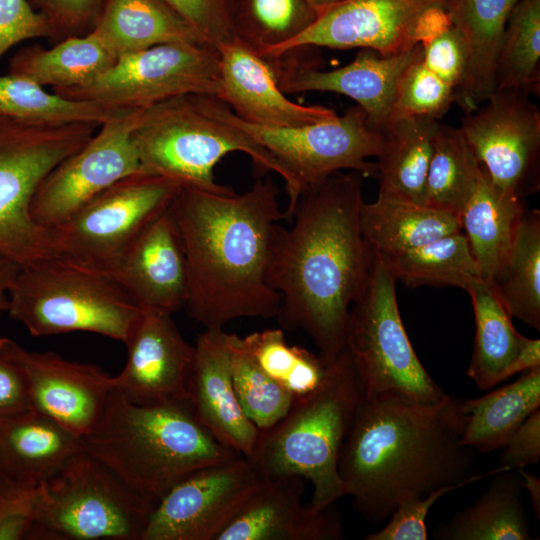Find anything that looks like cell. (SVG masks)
Segmentation results:
<instances>
[{
    "mask_svg": "<svg viewBox=\"0 0 540 540\" xmlns=\"http://www.w3.org/2000/svg\"><path fill=\"white\" fill-rule=\"evenodd\" d=\"M363 178L338 171L305 186L286 214L290 228L272 234L266 280L281 297L276 317L282 329L306 332L326 363L345 347L373 261L360 228Z\"/></svg>",
    "mask_w": 540,
    "mask_h": 540,
    "instance_id": "cell-1",
    "label": "cell"
},
{
    "mask_svg": "<svg viewBox=\"0 0 540 540\" xmlns=\"http://www.w3.org/2000/svg\"><path fill=\"white\" fill-rule=\"evenodd\" d=\"M278 196L266 177L242 194L183 185L171 200L186 258L183 308L205 329L243 317H276L281 297L266 274L274 228L286 219Z\"/></svg>",
    "mask_w": 540,
    "mask_h": 540,
    "instance_id": "cell-2",
    "label": "cell"
},
{
    "mask_svg": "<svg viewBox=\"0 0 540 540\" xmlns=\"http://www.w3.org/2000/svg\"><path fill=\"white\" fill-rule=\"evenodd\" d=\"M461 432L458 399L450 395L432 405L363 396L338 463L344 496L366 521L380 523L405 498L507 470L472 475V449L461 444Z\"/></svg>",
    "mask_w": 540,
    "mask_h": 540,
    "instance_id": "cell-3",
    "label": "cell"
},
{
    "mask_svg": "<svg viewBox=\"0 0 540 540\" xmlns=\"http://www.w3.org/2000/svg\"><path fill=\"white\" fill-rule=\"evenodd\" d=\"M82 445L153 506L192 471L241 455L218 441L187 401L138 404L115 388Z\"/></svg>",
    "mask_w": 540,
    "mask_h": 540,
    "instance_id": "cell-4",
    "label": "cell"
},
{
    "mask_svg": "<svg viewBox=\"0 0 540 540\" xmlns=\"http://www.w3.org/2000/svg\"><path fill=\"white\" fill-rule=\"evenodd\" d=\"M363 396L360 376L344 347L314 392L295 399L280 421L259 431L246 458L261 477L309 480L313 493L308 504L314 510L334 504L344 496L338 463Z\"/></svg>",
    "mask_w": 540,
    "mask_h": 540,
    "instance_id": "cell-5",
    "label": "cell"
},
{
    "mask_svg": "<svg viewBox=\"0 0 540 540\" xmlns=\"http://www.w3.org/2000/svg\"><path fill=\"white\" fill-rule=\"evenodd\" d=\"M140 172L166 176L217 194H234L215 181L214 168L232 152L247 154L262 171L281 176L288 195L289 212L300 190L287 169L247 133L224 118L216 97L183 95L140 109L132 132Z\"/></svg>",
    "mask_w": 540,
    "mask_h": 540,
    "instance_id": "cell-6",
    "label": "cell"
},
{
    "mask_svg": "<svg viewBox=\"0 0 540 540\" xmlns=\"http://www.w3.org/2000/svg\"><path fill=\"white\" fill-rule=\"evenodd\" d=\"M141 308L109 274L60 254L20 265L9 316L34 337L75 331L124 342Z\"/></svg>",
    "mask_w": 540,
    "mask_h": 540,
    "instance_id": "cell-7",
    "label": "cell"
},
{
    "mask_svg": "<svg viewBox=\"0 0 540 540\" xmlns=\"http://www.w3.org/2000/svg\"><path fill=\"white\" fill-rule=\"evenodd\" d=\"M153 507L81 449L38 486L28 540H141Z\"/></svg>",
    "mask_w": 540,
    "mask_h": 540,
    "instance_id": "cell-8",
    "label": "cell"
},
{
    "mask_svg": "<svg viewBox=\"0 0 540 540\" xmlns=\"http://www.w3.org/2000/svg\"><path fill=\"white\" fill-rule=\"evenodd\" d=\"M368 279L353 302L345 348L366 398L432 405L448 397L417 357L398 309L397 279L374 250Z\"/></svg>",
    "mask_w": 540,
    "mask_h": 540,
    "instance_id": "cell-9",
    "label": "cell"
},
{
    "mask_svg": "<svg viewBox=\"0 0 540 540\" xmlns=\"http://www.w3.org/2000/svg\"><path fill=\"white\" fill-rule=\"evenodd\" d=\"M99 124H34L0 117V254L19 265L57 254L30 211L42 180L83 147Z\"/></svg>",
    "mask_w": 540,
    "mask_h": 540,
    "instance_id": "cell-10",
    "label": "cell"
},
{
    "mask_svg": "<svg viewBox=\"0 0 540 540\" xmlns=\"http://www.w3.org/2000/svg\"><path fill=\"white\" fill-rule=\"evenodd\" d=\"M182 186L176 179L143 172L117 181L49 229L56 253L108 274Z\"/></svg>",
    "mask_w": 540,
    "mask_h": 540,
    "instance_id": "cell-11",
    "label": "cell"
},
{
    "mask_svg": "<svg viewBox=\"0 0 540 540\" xmlns=\"http://www.w3.org/2000/svg\"><path fill=\"white\" fill-rule=\"evenodd\" d=\"M219 53L207 43H162L117 59L90 83L53 89L65 98L123 110L150 107L183 95L217 97Z\"/></svg>",
    "mask_w": 540,
    "mask_h": 540,
    "instance_id": "cell-12",
    "label": "cell"
},
{
    "mask_svg": "<svg viewBox=\"0 0 540 540\" xmlns=\"http://www.w3.org/2000/svg\"><path fill=\"white\" fill-rule=\"evenodd\" d=\"M220 114L268 150L291 174L300 193L310 184L346 170L375 175L385 144L383 132L372 128L358 105L343 115L296 127L270 128L247 123L216 97Z\"/></svg>",
    "mask_w": 540,
    "mask_h": 540,
    "instance_id": "cell-13",
    "label": "cell"
},
{
    "mask_svg": "<svg viewBox=\"0 0 540 540\" xmlns=\"http://www.w3.org/2000/svg\"><path fill=\"white\" fill-rule=\"evenodd\" d=\"M450 24L445 0H345L264 57L278 59L308 47L361 48L391 56L425 42Z\"/></svg>",
    "mask_w": 540,
    "mask_h": 540,
    "instance_id": "cell-14",
    "label": "cell"
},
{
    "mask_svg": "<svg viewBox=\"0 0 540 540\" xmlns=\"http://www.w3.org/2000/svg\"><path fill=\"white\" fill-rule=\"evenodd\" d=\"M529 95L495 90L459 127L491 182L521 199L540 188V112Z\"/></svg>",
    "mask_w": 540,
    "mask_h": 540,
    "instance_id": "cell-15",
    "label": "cell"
},
{
    "mask_svg": "<svg viewBox=\"0 0 540 540\" xmlns=\"http://www.w3.org/2000/svg\"><path fill=\"white\" fill-rule=\"evenodd\" d=\"M261 479L242 455L192 471L155 504L141 540H216Z\"/></svg>",
    "mask_w": 540,
    "mask_h": 540,
    "instance_id": "cell-16",
    "label": "cell"
},
{
    "mask_svg": "<svg viewBox=\"0 0 540 540\" xmlns=\"http://www.w3.org/2000/svg\"><path fill=\"white\" fill-rule=\"evenodd\" d=\"M139 113L128 110L103 123L83 147L49 172L31 201L36 223L51 229L109 186L140 172L132 137Z\"/></svg>",
    "mask_w": 540,
    "mask_h": 540,
    "instance_id": "cell-17",
    "label": "cell"
},
{
    "mask_svg": "<svg viewBox=\"0 0 540 540\" xmlns=\"http://www.w3.org/2000/svg\"><path fill=\"white\" fill-rule=\"evenodd\" d=\"M0 354L21 372L31 409L81 438L91 431L113 389L112 376L94 364L29 351L7 337H0Z\"/></svg>",
    "mask_w": 540,
    "mask_h": 540,
    "instance_id": "cell-18",
    "label": "cell"
},
{
    "mask_svg": "<svg viewBox=\"0 0 540 540\" xmlns=\"http://www.w3.org/2000/svg\"><path fill=\"white\" fill-rule=\"evenodd\" d=\"M128 351L113 388L138 404L186 401L194 346L180 334L172 314L141 308L123 342Z\"/></svg>",
    "mask_w": 540,
    "mask_h": 540,
    "instance_id": "cell-19",
    "label": "cell"
},
{
    "mask_svg": "<svg viewBox=\"0 0 540 540\" xmlns=\"http://www.w3.org/2000/svg\"><path fill=\"white\" fill-rule=\"evenodd\" d=\"M420 48L418 43L391 56L361 49L352 62L333 70H320L298 60L271 61L283 93L318 91L345 95L364 110L372 128L383 132L395 105L400 79Z\"/></svg>",
    "mask_w": 540,
    "mask_h": 540,
    "instance_id": "cell-20",
    "label": "cell"
},
{
    "mask_svg": "<svg viewBox=\"0 0 540 540\" xmlns=\"http://www.w3.org/2000/svg\"><path fill=\"white\" fill-rule=\"evenodd\" d=\"M220 86L217 98L241 120L262 127H296L338 114L320 105L288 99L278 85L274 64L237 37L217 46Z\"/></svg>",
    "mask_w": 540,
    "mask_h": 540,
    "instance_id": "cell-21",
    "label": "cell"
},
{
    "mask_svg": "<svg viewBox=\"0 0 540 540\" xmlns=\"http://www.w3.org/2000/svg\"><path fill=\"white\" fill-rule=\"evenodd\" d=\"M305 479L262 477L239 514L216 540H341L343 521L334 504L314 510L302 504Z\"/></svg>",
    "mask_w": 540,
    "mask_h": 540,
    "instance_id": "cell-22",
    "label": "cell"
},
{
    "mask_svg": "<svg viewBox=\"0 0 540 540\" xmlns=\"http://www.w3.org/2000/svg\"><path fill=\"white\" fill-rule=\"evenodd\" d=\"M108 274L140 308L173 314L184 307L186 258L169 205L140 231Z\"/></svg>",
    "mask_w": 540,
    "mask_h": 540,
    "instance_id": "cell-23",
    "label": "cell"
},
{
    "mask_svg": "<svg viewBox=\"0 0 540 540\" xmlns=\"http://www.w3.org/2000/svg\"><path fill=\"white\" fill-rule=\"evenodd\" d=\"M230 334L205 329L194 345L186 401L198 421L227 447L249 457L259 430L237 400L231 376Z\"/></svg>",
    "mask_w": 540,
    "mask_h": 540,
    "instance_id": "cell-24",
    "label": "cell"
},
{
    "mask_svg": "<svg viewBox=\"0 0 540 540\" xmlns=\"http://www.w3.org/2000/svg\"><path fill=\"white\" fill-rule=\"evenodd\" d=\"M465 290L475 315L476 333L467 375L488 390L517 373L540 366V340L514 328L492 285L477 278Z\"/></svg>",
    "mask_w": 540,
    "mask_h": 540,
    "instance_id": "cell-25",
    "label": "cell"
},
{
    "mask_svg": "<svg viewBox=\"0 0 540 540\" xmlns=\"http://www.w3.org/2000/svg\"><path fill=\"white\" fill-rule=\"evenodd\" d=\"M81 449V437L33 409L2 418L0 482L38 488Z\"/></svg>",
    "mask_w": 540,
    "mask_h": 540,
    "instance_id": "cell-26",
    "label": "cell"
},
{
    "mask_svg": "<svg viewBox=\"0 0 540 540\" xmlns=\"http://www.w3.org/2000/svg\"><path fill=\"white\" fill-rule=\"evenodd\" d=\"M518 0H445L450 21L462 34L468 63L455 104L464 114L494 92L496 60L508 17Z\"/></svg>",
    "mask_w": 540,
    "mask_h": 540,
    "instance_id": "cell-27",
    "label": "cell"
},
{
    "mask_svg": "<svg viewBox=\"0 0 540 540\" xmlns=\"http://www.w3.org/2000/svg\"><path fill=\"white\" fill-rule=\"evenodd\" d=\"M525 210L524 199L495 186L480 164L460 223L481 279L490 282L504 264Z\"/></svg>",
    "mask_w": 540,
    "mask_h": 540,
    "instance_id": "cell-28",
    "label": "cell"
},
{
    "mask_svg": "<svg viewBox=\"0 0 540 540\" xmlns=\"http://www.w3.org/2000/svg\"><path fill=\"white\" fill-rule=\"evenodd\" d=\"M92 32L117 59L162 43L210 44L162 0H104Z\"/></svg>",
    "mask_w": 540,
    "mask_h": 540,
    "instance_id": "cell-29",
    "label": "cell"
},
{
    "mask_svg": "<svg viewBox=\"0 0 540 540\" xmlns=\"http://www.w3.org/2000/svg\"><path fill=\"white\" fill-rule=\"evenodd\" d=\"M439 126V120L425 116L389 121L374 175L379 196L426 205V178Z\"/></svg>",
    "mask_w": 540,
    "mask_h": 540,
    "instance_id": "cell-30",
    "label": "cell"
},
{
    "mask_svg": "<svg viewBox=\"0 0 540 540\" xmlns=\"http://www.w3.org/2000/svg\"><path fill=\"white\" fill-rule=\"evenodd\" d=\"M540 407V366L476 399H458L463 446L482 453L501 449Z\"/></svg>",
    "mask_w": 540,
    "mask_h": 540,
    "instance_id": "cell-31",
    "label": "cell"
},
{
    "mask_svg": "<svg viewBox=\"0 0 540 540\" xmlns=\"http://www.w3.org/2000/svg\"><path fill=\"white\" fill-rule=\"evenodd\" d=\"M360 228L374 251L393 255L460 232L461 223L451 212L378 195L372 203L363 202Z\"/></svg>",
    "mask_w": 540,
    "mask_h": 540,
    "instance_id": "cell-32",
    "label": "cell"
},
{
    "mask_svg": "<svg viewBox=\"0 0 540 540\" xmlns=\"http://www.w3.org/2000/svg\"><path fill=\"white\" fill-rule=\"evenodd\" d=\"M117 58L91 31L66 38L47 49L25 46L9 60L8 73L53 89L84 86L111 68Z\"/></svg>",
    "mask_w": 540,
    "mask_h": 540,
    "instance_id": "cell-33",
    "label": "cell"
},
{
    "mask_svg": "<svg viewBox=\"0 0 540 540\" xmlns=\"http://www.w3.org/2000/svg\"><path fill=\"white\" fill-rule=\"evenodd\" d=\"M474 505L435 529L444 540H530L521 502L522 477L517 470L499 472Z\"/></svg>",
    "mask_w": 540,
    "mask_h": 540,
    "instance_id": "cell-34",
    "label": "cell"
},
{
    "mask_svg": "<svg viewBox=\"0 0 540 540\" xmlns=\"http://www.w3.org/2000/svg\"><path fill=\"white\" fill-rule=\"evenodd\" d=\"M489 283L511 317L540 330L539 210L524 211L509 254Z\"/></svg>",
    "mask_w": 540,
    "mask_h": 540,
    "instance_id": "cell-35",
    "label": "cell"
},
{
    "mask_svg": "<svg viewBox=\"0 0 540 540\" xmlns=\"http://www.w3.org/2000/svg\"><path fill=\"white\" fill-rule=\"evenodd\" d=\"M128 110L74 100L49 93L37 83L14 74L0 76V117L34 124L90 122L102 125Z\"/></svg>",
    "mask_w": 540,
    "mask_h": 540,
    "instance_id": "cell-36",
    "label": "cell"
},
{
    "mask_svg": "<svg viewBox=\"0 0 540 540\" xmlns=\"http://www.w3.org/2000/svg\"><path fill=\"white\" fill-rule=\"evenodd\" d=\"M380 256L395 278L408 286L446 285L465 290L472 280L480 278L462 231L401 253Z\"/></svg>",
    "mask_w": 540,
    "mask_h": 540,
    "instance_id": "cell-37",
    "label": "cell"
},
{
    "mask_svg": "<svg viewBox=\"0 0 540 540\" xmlns=\"http://www.w3.org/2000/svg\"><path fill=\"white\" fill-rule=\"evenodd\" d=\"M494 86L539 94L540 0H518L514 5L496 60Z\"/></svg>",
    "mask_w": 540,
    "mask_h": 540,
    "instance_id": "cell-38",
    "label": "cell"
},
{
    "mask_svg": "<svg viewBox=\"0 0 540 540\" xmlns=\"http://www.w3.org/2000/svg\"><path fill=\"white\" fill-rule=\"evenodd\" d=\"M480 164L460 128L440 123L425 185V203L460 214L474 188Z\"/></svg>",
    "mask_w": 540,
    "mask_h": 540,
    "instance_id": "cell-39",
    "label": "cell"
},
{
    "mask_svg": "<svg viewBox=\"0 0 540 540\" xmlns=\"http://www.w3.org/2000/svg\"><path fill=\"white\" fill-rule=\"evenodd\" d=\"M240 344L257 366L285 388L294 400L314 392L324 380L330 364L303 347L289 345L280 328L240 337Z\"/></svg>",
    "mask_w": 540,
    "mask_h": 540,
    "instance_id": "cell-40",
    "label": "cell"
},
{
    "mask_svg": "<svg viewBox=\"0 0 540 540\" xmlns=\"http://www.w3.org/2000/svg\"><path fill=\"white\" fill-rule=\"evenodd\" d=\"M317 17L308 0H243L234 12V36L267 56L302 33Z\"/></svg>",
    "mask_w": 540,
    "mask_h": 540,
    "instance_id": "cell-41",
    "label": "cell"
},
{
    "mask_svg": "<svg viewBox=\"0 0 540 540\" xmlns=\"http://www.w3.org/2000/svg\"><path fill=\"white\" fill-rule=\"evenodd\" d=\"M231 376L239 405L247 418L265 430L280 421L291 408L294 397L264 373L230 334Z\"/></svg>",
    "mask_w": 540,
    "mask_h": 540,
    "instance_id": "cell-42",
    "label": "cell"
},
{
    "mask_svg": "<svg viewBox=\"0 0 540 540\" xmlns=\"http://www.w3.org/2000/svg\"><path fill=\"white\" fill-rule=\"evenodd\" d=\"M422 52L421 44L418 54L400 79L390 120L402 116H425L440 120L455 103V89L425 65Z\"/></svg>",
    "mask_w": 540,
    "mask_h": 540,
    "instance_id": "cell-43",
    "label": "cell"
},
{
    "mask_svg": "<svg viewBox=\"0 0 540 540\" xmlns=\"http://www.w3.org/2000/svg\"><path fill=\"white\" fill-rule=\"evenodd\" d=\"M46 20L54 45L66 38L90 33L104 0H28Z\"/></svg>",
    "mask_w": 540,
    "mask_h": 540,
    "instance_id": "cell-44",
    "label": "cell"
},
{
    "mask_svg": "<svg viewBox=\"0 0 540 540\" xmlns=\"http://www.w3.org/2000/svg\"><path fill=\"white\" fill-rule=\"evenodd\" d=\"M463 485H445L425 496L401 500L389 517L387 524L366 540H426L428 538L426 518L430 508L445 494Z\"/></svg>",
    "mask_w": 540,
    "mask_h": 540,
    "instance_id": "cell-45",
    "label": "cell"
},
{
    "mask_svg": "<svg viewBox=\"0 0 540 540\" xmlns=\"http://www.w3.org/2000/svg\"><path fill=\"white\" fill-rule=\"evenodd\" d=\"M217 48L234 36V0H162Z\"/></svg>",
    "mask_w": 540,
    "mask_h": 540,
    "instance_id": "cell-46",
    "label": "cell"
},
{
    "mask_svg": "<svg viewBox=\"0 0 540 540\" xmlns=\"http://www.w3.org/2000/svg\"><path fill=\"white\" fill-rule=\"evenodd\" d=\"M421 44L425 65L452 86L457 96L468 63V50L461 32L451 25Z\"/></svg>",
    "mask_w": 540,
    "mask_h": 540,
    "instance_id": "cell-47",
    "label": "cell"
},
{
    "mask_svg": "<svg viewBox=\"0 0 540 540\" xmlns=\"http://www.w3.org/2000/svg\"><path fill=\"white\" fill-rule=\"evenodd\" d=\"M50 36L45 18L28 0H0V58L20 42Z\"/></svg>",
    "mask_w": 540,
    "mask_h": 540,
    "instance_id": "cell-48",
    "label": "cell"
},
{
    "mask_svg": "<svg viewBox=\"0 0 540 540\" xmlns=\"http://www.w3.org/2000/svg\"><path fill=\"white\" fill-rule=\"evenodd\" d=\"M36 491L0 482V540L29 538L35 521Z\"/></svg>",
    "mask_w": 540,
    "mask_h": 540,
    "instance_id": "cell-49",
    "label": "cell"
},
{
    "mask_svg": "<svg viewBox=\"0 0 540 540\" xmlns=\"http://www.w3.org/2000/svg\"><path fill=\"white\" fill-rule=\"evenodd\" d=\"M500 466L509 470L537 464L540 459V409L534 411L501 448Z\"/></svg>",
    "mask_w": 540,
    "mask_h": 540,
    "instance_id": "cell-50",
    "label": "cell"
},
{
    "mask_svg": "<svg viewBox=\"0 0 540 540\" xmlns=\"http://www.w3.org/2000/svg\"><path fill=\"white\" fill-rule=\"evenodd\" d=\"M31 409L19 369L0 354V419Z\"/></svg>",
    "mask_w": 540,
    "mask_h": 540,
    "instance_id": "cell-51",
    "label": "cell"
},
{
    "mask_svg": "<svg viewBox=\"0 0 540 540\" xmlns=\"http://www.w3.org/2000/svg\"><path fill=\"white\" fill-rule=\"evenodd\" d=\"M19 267L17 262L0 254V313L7 311L9 287Z\"/></svg>",
    "mask_w": 540,
    "mask_h": 540,
    "instance_id": "cell-52",
    "label": "cell"
},
{
    "mask_svg": "<svg viewBox=\"0 0 540 540\" xmlns=\"http://www.w3.org/2000/svg\"><path fill=\"white\" fill-rule=\"evenodd\" d=\"M522 477L523 488L528 490L532 506L537 516L540 519V480L534 475L526 472L524 468L517 469Z\"/></svg>",
    "mask_w": 540,
    "mask_h": 540,
    "instance_id": "cell-53",
    "label": "cell"
},
{
    "mask_svg": "<svg viewBox=\"0 0 540 540\" xmlns=\"http://www.w3.org/2000/svg\"><path fill=\"white\" fill-rule=\"evenodd\" d=\"M343 1L345 0H308L318 16Z\"/></svg>",
    "mask_w": 540,
    "mask_h": 540,
    "instance_id": "cell-54",
    "label": "cell"
}]
</instances>
